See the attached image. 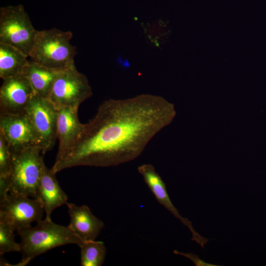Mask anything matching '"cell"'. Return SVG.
I'll use <instances>...</instances> for the list:
<instances>
[{
	"mask_svg": "<svg viewBox=\"0 0 266 266\" xmlns=\"http://www.w3.org/2000/svg\"><path fill=\"white\" fill-rule=\"evenodd\" d=\"M175 114L173 104L160 96L106 100L84 124L73 147L55 162L51 170L56 174L74 166L109 167L133 161Z\"/></svg>",
	"mask_w": 266,
	"mask_h": 266,
	"instance_id": "1",
	"label": "cell"
},
{
	"mask_svg": "<svg viewBox=\"0 0 266 266\" xmlns=\"http://www.w3.org/2000/svg\"><path fill=\"white\" fill-rule=\"evenodd\" d=\"M20 241L21 261L14 266H25L37 256L62 245H78L84 240L68 226L57 224L51 218L40 220L36 224L17 231Z\"/></svg>",
	"mask_w": 266,
	"mask_h": 266,
	"instance_id": "2",
	"label": "cell"
},
{
	"mask_svg": "<svg viewBox=\"0 0 266 266\" xmlns=\"http://www.w3.org/2000/svg\"><path fill=\"white\" fill-rule=\"evenodd\" d=\"M72 33L56 28L36 31L29 57L48 68L60 71L75 66L76 47L70 41Z\"/></svg>",
	"mask_w": 266,
	"mask_h": 266,
	"instance_id": "3",
	"label": "cell"
},
{
	"mask_svg": "<svg viewBox=\"0 0 266 266\" xmlns=\"http://www.w3.org/2000/svg\"><path fill=\"white\" fill-rule=\"evenodd\" d=\"M41 154V149L38 146L29 147L12 153L9 193L36 198L37 187L45 164Z\"/></svg>",
	"mask_w": 266,
	"mask_h": 266,
	"instance_id": "4",
	"label": "cell"
},
{
	"mask_svg": "<svg viewBox=\"0 0 266 266\" xmlns=\"http://www.w3.org/2000/svg\"><path fill=\"white\" fill-rule=\"evenodd\" d=\"M23 5L0 10V43L11 45L29 57L36 32Z\"/></svg>",
	"mask_w": 266,
	"mask_h": 266,
	"instance_id": "5",
	"label": "cell"
},
{
	"mask_svg": "<svg viewBox=\"0 0 266 266\" xmlns=\"http://www.w3.org/2000/svg\"><path fill=\"white\" fill-rule=\"evenodd\" d=\"M92 94L87 77L74 66L59 72L47 99L57 109L78 108Z\"/></svg>",
	"mask_w": 266,
	"mask_h": 266,
	"instance_id": "6",
	"label": "cell"
},
{
	"mask_svg": "<svg viewBox=\"0 0 266 266\" xmlns=\"http://www.w3.org/2000/svg\"><path fill=\"white\" fill-rule=\"evenodd\" d=\"M25 113L38 136L44 154L52 149L57 138L58 109L47 98L34 94Z\"/></svg>",
	"mask_w": 266,
	"mask_h": 266,
	"instance_id": "7",
	"label": "cell"
},
{
	"mask_svg": "<svg viewBox=\"0 0 266 266\" xmlns=\"http://www.w3.org/2000/svg\"><path fill=\"white\" fill-rule=\"evenodd\" d=\"M44 212L42 203L37 198L8 193L0 200V218L8 222L16 232L42 219Z\"/></svg>",
	"mask_w": 266,
	"mask_h": 266,
	"instance_id": "8",
	"label": "cell"
},
{
	"mask_svg": "<svg viewBox=\"0 0 266 266\" xmlns=\"http://www.w3.org/2000/svg\"><path fill=\"white\" fill-rule=\"evenodd\" d=\"M0 133L6 140L12 153L31 146L41 149L38 136L25 113H0Z\"/></svg>",
	"mask_w": 266,
	"mask_h": 266,
	"instance_id": "9",
	"label": "cell"
},
{
	"mask_svg": "<svg viewBox=\"0 0 266 266\" xmlns=\"http://www.w3.org/2000/svg\"><path fill=\"white\" fill-rule=\"evenodd\" d=\"M34 94L28 80L22 73L3 79L0 89V113H25Z\"/></svg>",
	"mask_w": 266,
	"mask_h": 266,
	"instance_id": "10",
	"label": "cell"
},
{
	"mask_svg": "<svg viewBox=\"0 0 266 266\" xmlns=\"http://www.w3.org/2000/svg\"><path fill=\"white\" fill-rule=\"evenodd\" d=\"M137 170L158 202L188 228L192 235L191 240L196 241L203 248L209 239L202 237L196 232L192 222L187 218L183 217L179 214L169 198L165 182L156 171L154 166L150 164H144L138 166Z\"/></svg>",
	"mask_w": 266,
	"mask_h": 266,
	"instance_id": "11",
	"label": "cell"
},
{
	"mask_svg": "<svg viewBox=\"0 0 266 266\" xmlns=\"http://www.w3.org/2000/svg\"><path fill=\"white\" fill-rule=\"evenodd\" d=\"M78 107L58 109L57 137L59 147L55 161L65 157L73 147L81 133L84 124L80 122Z\"/></svg>",
	"mask_w": 266,
	"mask_h": 266,
	"instance_id": "12",
	"label": "cell"
},
{
	"mask_svg": "<svg viewBox=\"0 0 266 266\" xmlns=\"http://www.w3.org/2000/svg\"><path fill=\"white\" fill-rule=\"evenodd\" d=\"M70 217L68 228L84 241L95 240L103 228V222L95 216L87 205L66 203Z\"/></svg>",
	"mask_w": 266,
	"mask_h": 266,
	"instance_id": "13",
	"label": "cell"
},
{
	"mask_svg": "<svg viewBox=\"0 0 266 266\" xmlns=\"http://www.w3.org/2000/svg\"><path fill=\"white\" fill-rule=\"evenodd\" d=\"M43 206L46 218L56 208L67 202L68 197L56 177V173L44 164L36 189V197Z\"/></svg>",
	"mask_w": 266,
	"mask_h": 266,
	"instance_id": "14",
	"label": "cell"
},
{
	"mask_svg": "<svg viewBox=\"0 0 266 266\" xmlns=\"http://www.w3.org/2000/svg\"><path fill=\"white\" fill-rule=\"evenodd\" d=\"M59 71L48 68L30 60L22 74L28 80L35 94L48 98Z\"/></svg>",
	"mask_w": 266,
	"mask_h": 266,
	"instance_id": "15",
	"label": "cell"
},
{
	"mask_svg": "<svg viewBox=\"0 0 266 266\" xmlns=\"http://www.w3.org/2000/svg\"><path fill=\"white\" fill-rule=\"evenodd\" d=\"M29 57L18 49L0 43V77L2 80L22 73Z\"/></svg>",
	"mask_w": 266,
	"mask_h": 266,
	"instance_id": "16",
	"label": "cell"
},
{
	"mask_svg": "<svg viewBox=\"0 0 266 266\" xmlns=\"http://www.w3.org/2000/svg\"><path fill=\"white\" fill-rule=\"evenodd\" d=\"M80 249L82 266H101L104 263L106 248L100 241H84L78 245Z\"/></svg>",
	"mask_w": 266,
	"mask_h": 266,
	"instance_id": "17",
	"label": "cell"
},
{
	"mask_svg": "<svg viewBox=\"0 0 266 266\" xmlns=\"http://www.w3.org/2000/svg\"><path fill=\"white\" fill-rule=\"evenodd\" d=\"M13 227L6 221L0 218V255L11 252H20L19 243L15 238Z\"/></svg>",
	"mask_w": 266,
	"mask_h": 266,
	"instance_id": "18",
	"label": "cell"
},
{
	"mask_svg": "<svg viewBox=\"0 0 266 266\" xmlns=\"http://www.w3.org/2000/svg\"><path fill=\"white\" fill-rule=\"evenodd\" d=\"M12 165V153L3 134L0 133V177H9Z\"/></svg>",
	"mask_w": 266,
	"mask_h": 266,
	"instance_id": "19",
	"label": "cell"
},
{
	"mask_svg": "<svg viewBox=\"0 0 266 266\" xmlns=\"http://www.w3.org/2000/svg\"><path fill=\"white\" fill-rule=\"evenodd\" d=\"M173 253L176 255H182L193 262L196 266H218L219 265H213L207 263L204 261L200 259L199 256L195 254L191 253H184L179 252L176 250L173 251Z\"/></svg>",
	"mask_w": 266,
	"mask_h": 266,
	"instance_id": "20",
	"label": "cell"
}]
</instances>
